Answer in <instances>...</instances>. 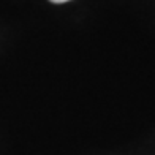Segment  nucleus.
I'll list each match as a JSON object with an SVG mask.
<instances>
[{
    "label": "nucleus",
    "instance_id": "1",
    "mask_svg": "<svg viewBox=\"0 0 155 155\" xmlns=\"http://www.w3.org/2000/svg\"><path fill=\"white\" fill-rule=\"evenodd\" d=\"M52 3H65V2H70V0H49Z\"/></svg>",
    "mask_w": 155,
    "mask_h": 155
}]
</instances>
